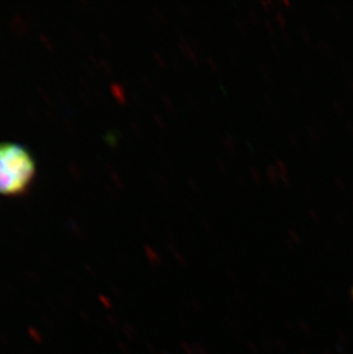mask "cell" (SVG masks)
Instances as JSON below:
<instances>
[{
    "label": "cell",
    "mask_w": 353,
    "mask_h": 354,
    "mask_svg": "<svg viewBox=\"0 0 353 354\" xmlns=\"http://www.w3.org/2000/svg\"><path fill=\"white\" fill-rule=\"evenodd\" d=\"M36 172L34 155L26 146L0 141V194H24L34 183Z\"/></svg>",
    "instance_id": "obj_1"
},
{
    "label": "cell",
    "mask_w": 353,
    "mask_h": 354,
    "mask_svg": "<svg viewBox=\"0 0 353 354\" xmlns=\"http://www.w3.org/2000/svg\"><path fill=\"white\" fill-rule=\"evenodd\" d=\"M352 299H353V288H352Z\"/></svg>",
    "instance_id": "obj_2"
}]
</instances>
